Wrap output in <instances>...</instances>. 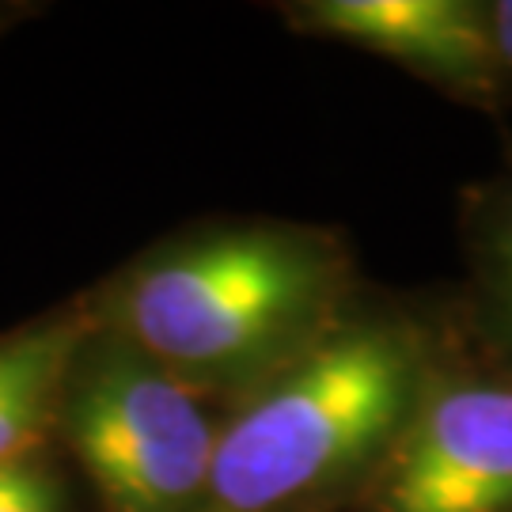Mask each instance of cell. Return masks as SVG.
Returning a JSON list of instances; mask_svg holds the SVG:
<instances>
[{"label": "cell", "mask_w": 512, "mask_h": 512, "mask_svg": "<svg viewBox=\"0 0 512 512\" xmlns=\"http://www.w3.org/2000/svg\"><path fill=\"white\" fill-rule=\"evenodd\" d=\"M342 255L296 228L194 239L118 285L114 338L190 387L270 380L334 330Z\"/></svg>", "instance_id": "obj_1"}, {"label": "cell", "mask_w": 512, "mask_h": 512, "mask_svg": "<svg viewBox=\"0 0 512 512\" xmlns=\"http://www.w3.org/2000/svg\"><path fill=\"white\" fill-rule=\"evenodd\" d=\"M429 387L403 323L334 327L220 425L202 512H289L387 459Z\"/></svg>", "instance_id": "obj_2"}, {"label": "cell", "mask_w": 512, "mask_h": 512, "mask_svg": "<svg viewBox=\"0 0 512 512\" xmlns=\"http://www.w3.org/2000/svg\"><path fill=\"white\" fill-rule=\"evenodd\" d=\"M0 512H65L61 478L38 452L0 463Z\"/></svg>", "instance_id": "obj_7"}, {"label": "cell", "mask_w": 512, "mask_h": 512, "mask_svg": "<svg viewBox=\"0 0 512 512\" xmlns=\"http://www.w3.org/2000/svg\"><path fill=\"white\" fill-rule=\"evenodd\" d=\"M380 512H512V368L425 387L376 482Z\"/></svg>", "instance_id": "obj_4"}, {"label": "cell", "mask_w": 512, "mask_h": 512, "mask_svg": "<svg viewBox=\"0 0 512 512\" xmlns=\"http://www.w3.org/2000/svg\"><path fill=\"white\" fill-rule=\"evenodd\" d=\"M311 31L395 57L471 99H494L501 69L486 4L467 0H315L296 12Z\"/></svg>", "instance_id": "obj_5"}, {"label": "cell", "mask_w": 512, "mask_h": 512, "mask_svg": "<svg viewBox=\"0 0 512 512\" xmlns=\"http://www.w3.org/2000/svg\"><path fill=\"white\" fill-rule=\"evenodd\" d=\"M65 387L73 452L110 512H202L220 425L198 387L110 334Z\"/></svg>", "instance_id": "obj_3"}, {"label": "cell", "mask_w": 512, "mask_h": 512, "mask_svg": "<svg viewBox=\"0 0 512 512\" xmlns=\"http://www.w3.org/2000/svg\"><path fill=\"white\" fill-rule=\"evenodd\" d=\"M486 23H490V38H494V57L501 69V84L512 80V0H494L486 4Z\"/></svg>", "instance_id": "obj_9"}, {"label": "cell", "mask_w": 512, "mask_h": 512, "mask_svg": "<svg viewBox=\"0 0 512 512\" xmlns=\"http://www.w3.org/2000/svg\"><path fill=\"white\" fill-rule=\"evenodd\" d=\"M486 281L494 296L497 323L512 342V179L501 186L486 220Z\"/></svg>", "instance_id": "obj_8"}, {"label": "cell", "mask_w": 512, "mask_h": 512, "mask_svg": "<svg viewBox=\"0 0 512 512\" xmlns=\"http://www.w3.org/2000/svg\"><path fill=\"white\" fill-rule=\"evenodd\" d=\"M88 323L65 319L0 342V463L35 456L38 437L61 414Z\"/></svg>", "instance_id": "obj_6"}]
</instances>
